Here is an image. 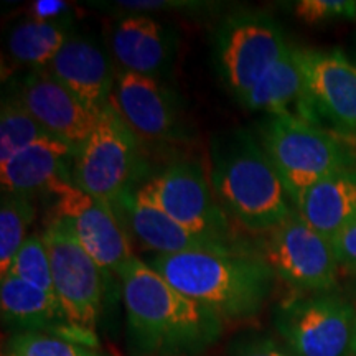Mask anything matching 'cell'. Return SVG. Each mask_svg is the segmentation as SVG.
<instances>
[{
    "instance_id": "cell-31",
    "label": "cell",
    "mask_w": 356,
    "mask_h": 356,
    "mask_svg": "<svg viewBox=\"0 0 356 356\" xmlns=\"http://www.w3.org/2000/svg\"><path fill=\"white\" fill-rule=\"evenodd\" d=\"M229 356H293L289 350L280 348L269 338H251L243 341L233 350Z\"/></svg>"
},
{
    "instance_id": "cell-18",
    "label": "cell",
    "mask_w": 356,
    "mask_h": 356,
    "mask_svg": "<svg viewBox=\"0 0 356 356\" xmlns=\"http://www.w3.org/2000/svg\"><path fill=\"white\" fill-rule=\"evenodd\" d=\"M111 48L122 71L152 76L170 55L165 25L152 15H122L111 30Z\"/></svg>"
},
{
    "instance_id": "cell-2",
    "label": "cell",
    "mask_w": 356,
    "mask_h": 356,
    "mask_svg": "<svg viewBox=\"0 0 356 356\" xmlns=\"http://www.w3.org/2000/svg\"><path fill=\"white\" fill-rule=\"evenodd\" d=\"M149 264L178 292L222 320L259 314L277 279L259 254L244 249L155 254Z\"/></svg>"
},
{
    "instance_id": "cell-6",
    "label": "cell",
    "mask_w": 356,
    "mask_h": 356,
    "mask_svg": "<svg viewBox=\"0 0 356 356\" xmlns=\"http://www.w3.org/2000/svg\"><path fill=\"white\" fill-rule=\"evenodd\" d=\"M356 312L332 292L304 293L275 310V330L293 356H351Z\"/></svg>"
},
{
    "instance_id": "cell-9",
    "label": "cell",
    "mask_w": 356,
    "mask_h": 356,
    "mask_svg": "<svg viewBox=\"0 0 356 356\" xmlns=\"http://www.w3.org/2000/svg\"><path fill=\"white\" fill-rule=\"evenodd\" d=\"M51 198L50 220L68 228L84 251L106 273L121 275L134 257L126 226L111 204L101 202L73 181H60L48 193Z\"/></svg>"
},
{
    "instance_id": "cell-21",
    "label": "cell",
    "mask_w": 356,
    "mask_h": 356,
    "mask_svg": "<svg viewBox=\"0 0 356 356\" xmlns=\"http://www.w3.org/2000/svg\"><path fill=\"white\" fill-rule=\"evenodd\" d=\"M239 101L246 109L261 111L269 115H292L291 109L296 108L302 119L304 78L299 61V48H289L279 63Z\"/></svg>"
},
{
    "instance_id": "cell-7",
    "label": "cell",
    "mask_w": 356,
    "mask_h": 356,
    "mask_svg": "<svg viewBox=\"0 0 356 356\" xmlns=\"http://www.w3.org/2000/svg\"><path fill=\"white\" fill-rule=\"evenodd\" d=\"M42 236L50 254L55 296L70 327L92 337L104 302L108 273L79 246L61 221H48Z\"/></svg>"
},
{
    "instance_id": "cell-23",
    "label": "cell",
    "mask_w": 356,
    "mask_h": 356,
    "mask_svg": "<svg viewBox=\"0 0 356 356\" xmlns=\"http://www.w3.org/2000/svg\"><path fill=\"white\" fill-rule=\"evenodd\" d=\"M35 220L32 198L2 191L0 202V275L6 277L17 252L29 238L26 231Z\"/></svg>"
},
{
    "instance_id": "cell-5",
    "label": "cell",
    "mask_w": 356,
    "mask_h": 356,
    "mask_svg": "<svg viewBox=\"0 0 356 356\" xmlns=\"http://www.w3.org/2000/svg\"><path fill=\"white\" fill-rule=\"evenodd\" d=\"M137 190L191 233L239 248L234 244L228 215L211 188L210 175L200 163L191 160L173 162L147 178Z\"/></svg>"
},
{
    "instance_id": "cell-14",
    "label": "cell",
    "mask_w": 356,
    "mask_h": 356,
    "mask_svg": "<svg viewBox=\"0 0 356 356\" xmlns=\"http://www.w3.org/2000/svg\"><path fill=\"white\" fill-rule=\"evenodd\" d=\"M109 104L137 139L167 142L178 136L175 99L157 78L121 71Z\"/></svg>"
},
{
    "instance_id": "cell-8",
    "label": "cell",
    "mask_w": 356,
    "mask_h": 356,
    "mask_svg": "<svg viewBox=\"0 0 356 356\" xmlns=\"http://www.w3.org/2000/svg\"><path fill=\"white\" fill-rule=\"evenodd\" d=\"M257 254L275 277L302 293L330 292L337 284L340 262L332 241L297 211L264 233Z\"/></svg>"
},
{
    "instance_id": "cell-27",
    "label": "cell",
    "mask_w": 356,
    "mask_h": 356,
    "mask_svg": "<svg viewBox=\"0 0 356 356\" xmlns=\"http://www.w3.org/2000/svg\"><path fill=\"white\" fill-rule=\"evenodd\" d=\"M97 8L111 12H124L126 15H150L159 12L204 13L215 10V2L203 0H115V2H92Z\"/></svg>"
},
{
    "instance_id": "cell-29",
    "label": "cell",
    "mask_w": 356,
    "mask_h": 356,
    "mask_svg": "<svg viewBox=\"0 0 356 356\" xmlns=\"http://www.w3.org/2000/svg\"><path fill=\"white\" fill-rule=\"evenodd\" d=\"M332 244L340 266L356 270V218L332 239Z\"/></svg>"
},
{
    "instance_id": "cell-30",
    "label": "cell",
    "mask_w": 356,
    "mask_h": 356,
    "mask_svg": "<svg viewBox=\"0 0 356 356\" xmlns=\"http://www.w3.org/2000/svg\"><path fill=\"white\" fill-rule=\"evenodd\" d=\"M71 3L63 0H37L29 7V17L43 22L71 20Z\"/></svg>"
},
{
    "instance_id": "cell-17",
    "label": "cell",
    "mask_w": 356,
    "mask_h": 356,
    "mask_svg": "<svg viewBox=\"0 0 356 356\" xmlns=\"http://www.w3.org/2000/svg\"><path fill=\"white\" fill-rule=\"evenodd\" d=\"M76 152L65 142L47 136L0 163L2 191L33 198L48 195L60 181H73Z\"/></svg>"
},
{
    "instance_id": "cell-19",
    "label": "cell",
    "mask_w": 356,
    "mask_h": 356,
    "mask_svg": "<svg viewBox=\"0 0 356 356\" xmlns=\"http://www.w3.org/2000/svg\"><path fill=\"white\" fill-rule=\"evenodd\" d=\"M302 220L332 241L356 218V167L333 173L296 202Z\"/></svg>"
},
{
    "instance_id": "cell-32",
    "label": "cell",
    "mask_w": 356,
    "mask_h": 356,
    "mask_svg": "<svg viewBox=\"0 0 356 356\" xmlns=\"http://www.w3.org/2000/svg\"><path fill=\"white\" fill-rule=\"evenodd\" d=\"M351 356H356V320H355V333H353V343H351Z\"/></svg>"
},
{
    "instance_id": "cell-25",
    "label": "cell",
    "mask_w": 356,
    "mask_h": 356,
    "mask_svg": "<svg viewBox=\"0 0 356 356\" xmlns=\"http://www.w3.org/2000/svg\"><path fill=\"white\" fill-rule=\"evenodd\" d=\"M3 356H104L96 346L47 332H19L6 346Z\"/></svg>"
},
{
    "instance_id": "cell-24",
    "label": "cell",
    "mask_w": 356,
    "mask_h": 356,
    "mask_svg": "<svg viewBox=\"0 0 356 356\" xmlns=\"http://www.w3.org/2000/svg\"><path fill=\"white\" fill-rule=\"evenodd\" d=\"M50 136L22 104L15 92H8L0 109V163H6L20 150Z\"/></svg>"
},
{
    "instance_id": "cell-16",
    "label": "cell",
    "mask_w": 356,
    "mask_h": 356,
    "mask_svg": "<svg viewBox=\"0 0 356 356\" xmlns=\"http://www.w3.org/2000/svg\"><path fill=\"white\" fill-rule=\"evenodd\" d=\"M121 221L139 241L155 254H180L188 251H236L243 248H231L213 239L191 233L180 222L172 220L152 200L134 188L127 191L114 204Z\"/></svg>"
},
{
    "instance_id": "cell-26",
    "label": "cell",
    "mask_w": 356,
    "mask_h": 356,
    "mask_svg": "<svg viewBox=\"0 0 356 356\" xmlns=\"http://www.w3.org/2000/svg\"><path fill=\"white\" fill-rule=\"evenodd\" d=\"M7 275H13L35 287L55 293L50 254H48L42 234H30L26 238L24 246L17 252Z\"/></svg>"
},
{
    "instance_id": "cell-28",
    "label": "cell",
    "mask_w": 356,
    "mask_h": 356,
    "mask_svg": "<svg viewBox=\"0 0 356 356\" xmlns=\"http://www.w3.org/2000/svg\"><path fill=\"white\" fill-rule=\"evenodd\" d=\"M293 13L307 25L355 20L356 2L353 0H300L293 6Z\"/></svg>"
},
{
    "instance_id": "cell-12",
    "label": "cell",
    "mask_w": 356,
    "mask_h": 356,
    "mask_svg": "<svg viewBox=\"0 0 356 356\" xmlns=\"http://www.w3.org/2000/svg\"><path fill=\"white\" fill-rule=\"evenodd\" d=\"M304 78L302 119H320L343 134H356V65L343 53L299 48Z\"/></svg>"
},
{
    "instance_id": "cell-3",
    "label": "cell",
    "mask_w": 356,
    "mask_h": 356,
    "mask_svg": "<svg viewBox=\"0 0 356 356\" xmlns=\"http://www.w3.org/2000/svg\"><path fill=\"white\" fill-rule=\"evenodd\" d=\"M210 184L228 218L252 233L264 234L296 211L270 159L246 131L215 142Z\"/></svg>"
},
{
    "instance_id": "cell-13",
    "label": "cell",
    "mask_w": 356,
    "mask_h": 356,
    "mask_svg": "<svg viewBox=\"0 0 356 356\" xmlns=\"http://www.w3.org/2000/svg\"><path fill=\"white\" fill-rule=\"evenodd\" d=\"M13 92L44 131L76 154L91 136L101 114L88 109L48 70H33Z\"/></svg>"
},
{
    "instance_id": "cell-4",
    "label": "cell",
    "mask_w": 356,
    "mask_h": 356,
    "mask_svg": "<svg viewBox=\"0 0 356 356\" xmlns=\"http://www.w3.org/2000/svg\"><path fill=\"white\" fill-rule=\"evenodd\" d=\"M257 140L286 185L293 204L310 186L356 167V155L333 134L296 115H269Z\"/></svg>"
},
{
    "instance_id": "cell-22",
    "label": "cell",
    "mask_w": 356,
    "mask_h": 356,
    "mask_svg": "<svg viewBox=\"0 0 356 356\" xmlns=\"http://www.w3.org/2000/svg\"><path fill=\"white\" fill-rule=\"evenodd\" d=\"M71 35V20L17 22L7 35V53L15 63L47 70Z\"/></svg>"
},
{
    "instance_id": "cell-15",
    "label": "cell",
    "mask_w": 356,
    "mask_h": 356,
    "mask_svg": "<svg viewBox=\"0 0 356 356\" xmlns=\"http://www.w3.org/2000/svg\"><path fill=\"white\" fill-rule=\"evenodd\" d=\"M47 70L92 113H101L109 104L118 74L92 38L71 33Z\"/></svg>"
},
{
    "instance_id": "cell-11",
    "label": "cell",
    "mask_w": 356,
    "mask_h": 356,
    "mask_svg": "<svg viewBox=\"0 0 356 356\" xmlns=\"http://www.w3.org/2000/svg\"><path fill=\"white\" fill-rule=\"evenodd\" d=\"M286 33L264 13H241L222 24L218 33V66L238 99L246 96L289 51Z\"/></svg>"
},
{
    "instance_id": "cell-20",
    "label": "cell",
    "mask_w": 356,
    "mask_h": 356,
    "mask_svg": "<svg viewBox=\"0 0 356 356\" xmlns=\"http://www.w3.org/2000/svg\"><path fill=\"white\" fill-rule=\"evenodd\" d=\"M0 309L3 322L19 328L20 332H44L56 325L70 327L55 293L35 287L13 275L2 277Z\"/></svg>"
},
{
    "instance_id": "cell-1",
    "label": "cell",
    "mask_w": 356,
    "mask_h": 356,
    "mask_svg": "<svg viewBox=\"0 0 356 356\" xmlns=\"http://www.w3.org/2000/svg\"><path fill=\"white\" fill-rule=\"evenodd\" d=\"M122 300L134 345L144 356H193L222 333V320L134 259L121 273Z\"/></svg>"
},
{
    "instance_id": "cell-10",
    "label": "cell",
    "mask_w": 356,
    "mask_h": 356,
    "mask_svg": "<svg viewBox=\"0 0 356 356\" xmlns=\"http://www.w3.org/2000/svg\"><path fill=\"white\" fill-rule=\"evenodd\" d=\"M137 167V137L108 104L74 157L73 184L111 204L131 191Z\"/></svg>"
}]
</instances>
